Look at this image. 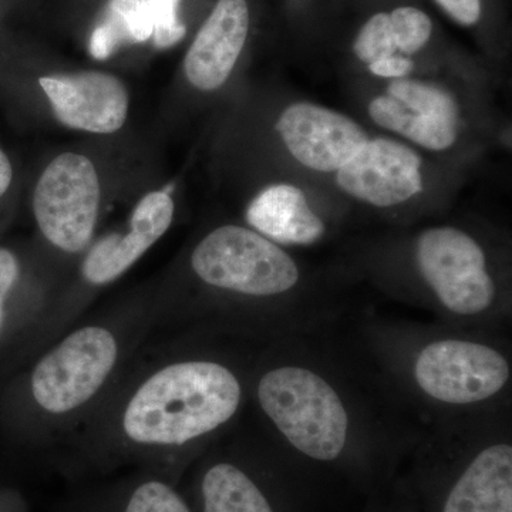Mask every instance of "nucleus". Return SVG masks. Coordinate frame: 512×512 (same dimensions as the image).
<instances>
[{
	"label": "nucleus",
	"instance_id": "nucleus-26",
	"mask_svg": "<svg viewBox=\"0 0 512 512\" xmlns=\"http://www.w3.org/2000/svg\"><path fill=\"white\" fill-rule=\"evenodd\" d=\"M13 171L9 158L0 150V197L8 191L12 183Z\"/></svg>",
	"mask_w": 512,
	"mask_h": 512
},
{
	"label": "nucleus",
	"instance_id": "nucleus-16",
	"mask_svg": "<svg viewBox=\"0 0 512 512\" xmlns=\"http://www.w3.org/2000/svg\"><path fill=\"white\" fill-rule=\"evenodd\" d=\"M369 114L377 126L402 134L427 150H447L457 140V126L454 124L414 113L390 96L370 101Z\"/></svg>",
	"mask_w": 512,
	"mask_h": 512
},
{
	"label": "nucleus",
	"instance_id": "nucleus-10",
	"mask_svg": "<svg viewBox=\"0 0 512 512\" xmlns=\"http://www.w3.org/2000/svg\"><path fill=\"white\" fill-rule=\"evenodd\" d=\"M56 119L64 126L89 133H116L128 114V93L116 76L80 72L40 77Z\"/></svg>",
	"mask_w": 512,
	"mask_h": 512
},
{
	"label": "nucleus",
	"instance_id": "nucleus-21",
	"mask_svg": "<svg viewBox=\"0 0 512 512\" xmlns=\"http://www.w3.org/2000/svg\"><path fill=\"white\" fill-rule=\"evenodd\" d=\"M124 512H190V508L173 488L150 481L137 488Z\"/></svg>",
	"mask_w": 512,
	"mask_h": 512
},
{
	"label": "nucleus",
	"instance_id": "nucleus-15",
	"mask_svg": "<svg viewBox=\"0 0 512 512\" xmlns=\"http://www.w3.org/2000/svg\"><path fill=\"white\" fill-rule=\"evenodd\" d=\"M153 36L148 0H110L106 18L93 30L90 53L106 60L123 45L147 42Z\"/></svg>",
	"mask_w": 512,
	"mask_h": 512
},
{
	"label": "nucleus",
	"instance_id": "nucleus-6",
	"mask_svg": "<svg viewBox=\"0 0 512 512\" xmlns=\"http://www.w3.org/2000/svg\"><path fill=\"white\" fill-rule=\"evenodd\" d=\"M510 375V363L498 350L471 340H434L414 362L421 392L453 406L491 399L507 386Z\"/></svg>",
	"mask_w": 512,
	"mask_h": 512
},
{
	"label": "nucleus",
	"instance_id": "nucleus-5",
	"mask_svg": "<svg viewBox=\"0 0 512 512\" xmlns=\"http://www.w3.org/2000/svg\"><path fill=\"white\" fill-rule=\"evenodd\" d=\"M417 265L444 308L477 316L493 305L495 285L483 248L461 229L430 228L417 239Z\"/></svg>",
	"mask_w": 512,
	"mask_h": 512
},
{
	"label": "nucleus",
	"instance_id": "nucleus-25",
	"mask_svg": "<svg viewBox=\"0 0 512 512\" xmlns=\"http://www.w3.org/2000/svg\"><path fill=\"white\" fill-rule=\"evenodd\" d=\"M414 64L409 57L389 56L376 60L369 64V70L375 76L384 77V79H404L413 72Z\"/></svg>",
	"mask_w": 512,
	"mask_h": 512
},
{
	"label": "nucleus",
	"instance_id": "nucleus-24",
	"mask_svg": "<svg viewBox=\"0 0 512 512\" xmlns=\"http://www.w3.org/2000/svg\"><path fill=\"white\" fill-rule=\"evenodd\" d=\"M457 23L476 25L481 16V0H436Z\"/></svg>",
	"mask_w": 512,
	"mask_h": 512
},
{
	"label": "nucleus",
	"instance_id": "nucleus-20",
	"mask_svg": "<svg viewBox=\"0 0 512 512\" xmlns=\"http://www.w3.org/2000/svg\"><path fill=\"white\" fill-rule=\"evenodd\" d=\"M353 49L356 56L367 64H372L383 57L393 56L397 47L394 43L389 15L377 13L367 20L357 36Z\"/></svg>",
	"mask_w": 512,
	"mask_h": 512
},
{
	"label": "nucleus",
	"instance_id": "nucleus-17",
	"mask_svg": "<svg viewBox=\"0 0 512 512\" xmlns=\"http://www.w3.org/2000/svg\"><path fill=\"white\" fill-rule=\"evenodd\" d=\"M205 512H274L254 481L232 464H217L202 481Z\"/></svg>",
	"mask_w": 512,
	"mask_h": 512
},
{
	"label": "nucleus",
	"instance_id": "nucleus-8",
	"mask_svg": "<svg viewBox=\"0 0 512 512\" xmlns=\"http://www.w3.org/2000/svg\"><path fill=\"white\" fill-rule=\"evenodd\" d=\"M276 130L289 153L319 173H336L369 141L356 121L312 103L286 107Z\"/></svg>",
	"mask_w": 512,
	"mask_h": 512
},
{
	"label": "nucleus",
	"instance_id": "nucleus-19",
	"mask_svg": "<svg viewBox=\"0 0 512 512\" xmlns=\"http://www.w3.org/2000/svg\"><path fill=\"white\" fill-rule=\"evenodd\" d=\"M397 50L413 55L429 42L431 20L416 8H397L389 15Z\"/></svg>",
	"mask_w": 512,
	"mask_h": 512
},
{
	"label": "nucleus",
	"instance_id": "nucleus-12",
	"mask_svg": "<svg viewBox=\"0 0 512 512\" xmlns=\"http://www.w3.org/2000/svg\"><path fill=\"white\" fill-rule=\"evenodd\" d=\"M174 217V202L167 191L150 192L131 215L130 232L101 239L87 255L84 278L94 285L109 284L136 264L163 237Z\"/></svg>",
	"mask_w": 512,
	"mask_h": 512
},
{
	"label": "nucleus",
	"instance_id": "nucleus-4",
	"mask_svg": "<svg viewBox=\"0 0 512 512\" xmlns=\"http://www.w3.org/2000/svg\"><path fill=\"white\" fill-rule=\"evenodd\" d=\"M100 205V183L89 158L66 153L55 158L40 177L33 212L50 244L64 252L89 245Z\"/></svg>",
	"mask_w": 512,
	"mask_h": 512
},
{
	"label": "nucleus",
	"instance_id": "nucleus-22",
	"mask_svg": "<svg viewBox=\"0 0 512 512\" xmlns=\"http://www.w3.org/2000/svg\"><path fill=\"white\" fill-rule=\"evenodd\" d=\"M181 0H148L153 19L154 45L168 49L177 45L185 36V26L178 18Z\"/></svg>",
	"mask_w": 512,
	"mask_h": 512
},
{
	"label": "nucleus",
	"instance_id": "nucleus-14",
	"mask_svg": "<svg viewBox=\"0 0 512 512\" xmlns=\"http://www.w3.org/2000/svg\"><path fill=\"white\" fill-rule=\"evenodd\" d=\"M443 512H512V447L484 448L458 478Z\"/></svg>",
	"mask_w": 512,
	"mask_h": 512
},
{
	"label": "nucleus",
	"instance_id": "nucleus-3",
	"mask_svg": "<svg viewBox=\"0 0 512 512\" xmlns=\"http://www.w3.org/2000/svg\"><path fill=\"white\" fill-rule=\"evenodd\" d=\"M191 265L205 284L251 296L281 295L301 278L284 249L237 225L217 228L202 239L192 252Z\"/></svg>",
	"mask_w": 512,
	"mask_h": 512
},
{
	"label": "nucleus",
	"instance_id": "nucleus-13",
	"mask_svg": "<svg viewBox=\"0 0 512 512\" xmlns=\"http://www.w3.org/2000/svg\"><path fill=\"white\" fill-rule=\"evenodd\" d=\"M247 221L258 234L284 245H312L325 224L309 207L305 194L291 184L265 188L249 204Z\"/></svg>",
	"mask_w": 512,
	"mask_h": 512
},
{
	"label": "nucleus",
	"instance_id": "nucleus-18",
	"mask_svg": "<svg viewBox=\"0 0 512 512\" xmlns=\"http://www.w3.org/2000/svg\"><path fill=\"white\" fill-rule=\"evenodd\" d=\"M387 96L393 97L407 109L423 116L447 121L458 126V104L447 90L417 80L396 79L387 87Z\"/></svg>",
	"mask_w": 512,
	"mask_h": 512
},
{
	"label": "nucleus",
	"instance_id": "nucleus-23",
	"mask_svg": "<svg viewBox=\"0 0 512 512\" xmlns=\"http://www.w3.org/2000/svg\"><path fill=\"white\" fill-rule=\"evenodd\" d=\"M19 264L16 256L8 249H0V330L5 319V302L10 289L18 281Z\"/></svg>",
	"mask_w": 512,
	"mask_h": 512
},
{
	"label": "nucleus",
	"instance_id": "nucleus-1",
	"mask_svg": "<svg viewBox=\"0 0 512 512\" xmlns=\"http://www.w3.org/2000/svg\"><path fill=\"white\" fill-rule=\"evenodd\" d=\"M241 397L237 377L220 363H177L137 390L124 413V430L137 443L178 446L227 423Z\"/></svg>",
	"mask_w": 512,
	"mask_h": 512
},
{
	"label": "nucleus",
	"instance_id": "nucleus-9",
	"mask_svg": "<svg viewBox=\"0 0 512 512\" xmlns=\"http://www.w3.org/2000/svg\"><path fill=\"white\" fill-rule=\"evenodd\" d=\"M420 167L421 158L412 148L376 138L336 171V181L357 200L389 208L412 200L423 190Z\"/></svg>",
	"mask_w": 512,
	"mask_h": 512
},
{
	"label": "nucleus",
	"instance_id": "nucleus-2",
	"mask_svg": "<svg viewBox=\"0 0 512 512\" xmlns=\"http://www.w3.org/2000/svg\"><path fill=\"white\" fill-rule=\"evenodd\" d=\"M258 400L276 429L305 456L332 461L345 450L348 410L332 384L313 370L301 366L269 370L258 384Z\"/></svg>",
	"mask_w": 512,
	"mask_h": 512
},
{
	"label": "nucleus",
	"instance_id": "nucleus-7",
	"mask_svg": "<svg viewBox=\"0 0 512 512\" xmlns=\"http://www.w3.org/2000/svg\"><path fill=\"white\" fill-rule=\"evenodd\" d=\"M116 359L117 343L109 330H77L37 363L33 396L50 413L77 409L99 392Z\"/></svg>",
	"mask_w": 512,
	"mask_h": 512
},
{
	"label": "nucleus",
	"instance_id": "nucleus-11",
	"mask_svg": "<svg viewBox=\"0 0 512 512\" xmlns=\"http://www.w3.org/2000/svg\"><path fill=\"white\" fill-rule=\"evenodd\" d=\"M248 29L245 0H218L185 56L188 82L202 92L220 89L238 62Z\"/></svg>",
	"mask_w": 512,
	"mask_h": 512
}]
</instances>
